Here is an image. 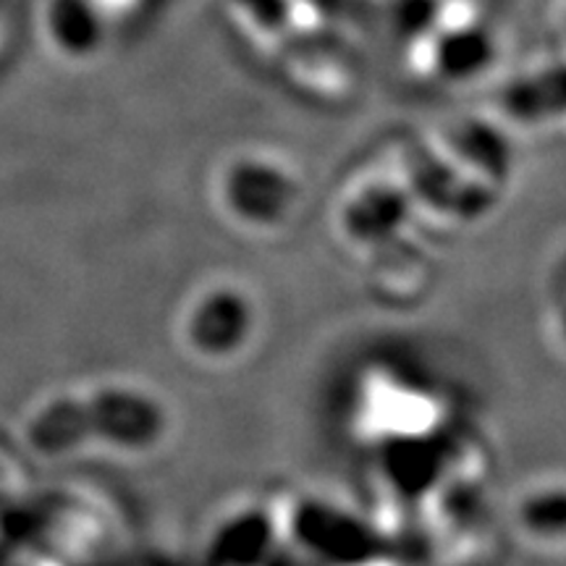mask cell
Returning a JSON list of instances; mask_svg holds the SVG:
<instances>
[{
  "instance_id": "cell-1",
  "label": "cell",
  "mask_w": 566,
  "mask_h": 566,
  "mask_svg": "<svg viewBox=\"0 0 566 566\" xmlns=\"http://www.w3.org/2000/svg\"><path fill=\"white\" fill-rule=\"evenodd\" d=\"M564 334H566V315H564Z\"/></svg>"
}]
</instances>
